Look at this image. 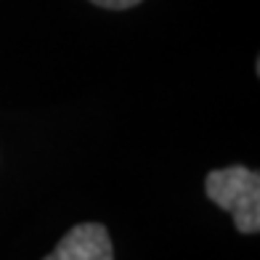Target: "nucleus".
<instances>
[{"instance_id": "f257e3e1", "label": "nucleus", "mask_w": 260, "mask_h": 260, "mask_svg": "<svg viewBox=\"0 0 260 260\" xmlns=\"http://www.w3.org/2000/svg\"><path fill=\"white\" fill-rule=\"evenodd\" d=\"M205 194L220 210L231 212L239 234H257L260 229V175L244 165H231L207 173Z\"/></svg>"}, {"instance_id": "f03ea898", "label": "nucleus", "mask_w": 260, "mask_h": 260, "mask_svg": "<svg viewBox=\"0 0 260 260\" xmlns=\"http://www.w3.org/2000/svg\"><path fill=\"white\" fill-rule=\"evenodd\" d=\"M43 260H114V247L101 223H80Z\"/></svg>"}, {"instance_id": "7ed1b4c3", "label": "nucleus", "mask_w": 260, "mask_h": 260, "mask_svg": "<svg viewBox=\"0 0 260 260\" xmlns=\"http://www.w3.org/2000/svg\"><path fill=\"white\" fill-rule=\"evenodd\" d=\"M90 3H96V6H101V8H112V11H122V8L138 6L141 0H90Z\"/></svg>"}]
</instances>
